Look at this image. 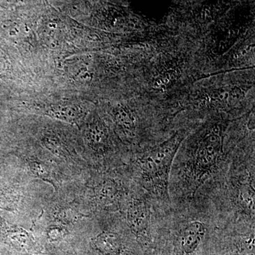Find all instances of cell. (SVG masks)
Returning <instances> with one entry per match:
<instances>
[{
  "mask_svg": "<svg viewBox=\"0 0 255 255\" xmlns=\"http://www.w3.org/2000/svg\"><path fill=\"white\" fill-rule=\"evenodd\" d=\"M128 223L137 239L143 243L150 241V210L144 199L132 201L128 211Z\"/></svg>",
  "mask_w": 255,
  "mask_h": 255,
  "instance_id": "3",
  "label": "cell"
},
{
  "mask_svg": "<svg viewBox=\"0 0 255 255\" xmlns=\"http://www.w3.org/2000/svg\"><path fill=\"white\" fill-rule=\"evenodd\" d=\"M206 231L204 223L194 221L189 223L182 233L181 246L184 255H191L200 244Z\"/></svg>",
  "mask_w": 255,
  "mask_h": 255,
  "instance_id": "4",
  "label": "cell"
},
{
  "mask_svg": "<svg viewBox=\"0 0 255 255\" xmlns=\"http://www.w3.org/2000/svg\"><path fill=\"white\" fill-rule=\"evenodd\" d=\"M94 249L103 255H119L122 251L121 238L117 233L105 231L92 241Z\"/></svg>",
  "mask_w": 255,
  "mask_h": 255,
  "instance_id": "5",
  "label": "cell"
},
{
  "mask_svg": "<svg viewBox=\"0 0 255 255\" xmlns=\"http://www.w3.org/2000/svg\"><path fill=\"white\" fill-rule=\"evenodd\" d=\"M223 156V139L219 126L206 131L188 155L183 178L190 195L212 175Z\"/></svg>",
  "mask_w": 255,
  "mask_h": 255,
  "instance_id": "1",
  "label": "cell"
},
{
  "mask_svg": "<svg viewBox=\"0 0 255 255\" xmlns=\"http://www.w3.org/2000/svg\"><path fill=\"white\" fill-rule=\"evenodd\" d=\"M182 139L174 135L167 141L145 152L138 158L137 165L143 181L154 194L168 199L171 169Z\"/></svg>",
  "mask_w": 255,
  "mask_h": 255,
  "instance_id": "2",
  "label": "cell"
},
{
  "mask_svg": "<svg viewBox=\"0 0 255 255\" xmlns=\"http://www.w3.org/2000/svg\"><path fill=\"white\" fill-rule=\"evenodd\" d=\"M238 202L240 207L250 216L255 215V189L250 183H243L238 191Z\"/></svg>",
  "mask_w": 255,
  "mask_h": 255,
  "instance_id": "6",
  "label": "cell"
}]
</instances>
